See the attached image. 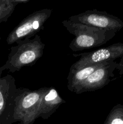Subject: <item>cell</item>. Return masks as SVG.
Masks as SVG:
<instances>
[{
	"mask_svg": "<svg viewBox=\"0 0 123 124\" xmlns=\"http://www.w3.org/2000/svg\"><path fill=\"white\" fill-rule=\"evenodd\" d=\"M16 46L10 48L8 59L0 69L9 72L19 71L25 67L34 65L43 56L45 44L41 36L36 35L33 38H25L16 42Z\"/></svg>",
	"mask_w": 123,
	"mask_h": 124,
	"instance_id": "6da1fadb",
	"label": "cell"
},
{
	"mask_svg": "<svg viewBox=\"0 0 123 124\" xmlns=\"http://www.w3.org/2000/svg\"><path fill=\"white\" fill-rule=\"evenodd\" d=\"M62 23L70 33L75 36L69 46L73 52L100 47L112 39L118 32L75 23L68 19L63 21Z\"/></svg>",
	"mask_w": 123,
	"mask_h": 124,
	"instance_id": "7a4b0ae2",
	"label": "cell"
},
{
	"mask_svg": "<svg viewBox=\"0 0 123 124\" xmlns=\"http://www.w3.org/2000/svg\"><path fill=\"white\" fill-rule=\"evenodd\" d=\"M49 87H41L35 90L19 88L10 124H33L39 118V107L41 99Z\"/></svg>",
	"mask_w": 123,
	"mask_h": 124,
	"instance_id": "3957f363",
	"label": "cell"
},
{
	"mask_svg": "<svg viewBox=\"0 0 123 124\" xmlns=\"http://www.w3.org/2000/svg\"><path fill=\"white\" fill-rule=\"evenodd\" d=\"M53 10L43 8L35 11L23 19L8 34L6 41L8 45L19 40L32 38L44 29V24L51 16Z\"/></svg>",
	"mask_w": 123,
	"mask_h": 124,
	"instance_id": "277c9868",
	"label": "cell"
},
{
	"mask_svg": "<svg viewBox=\"0 0 123 124\" xmlns=\"http://www.w3.org/2000/svg\"><path fill=\"white\" fill-rule=\"evenodd\" d=\"M68 19L73 23L104 30L118 31L123 28V21L121 19L105 11H99L96 9L88 10L83 13L71 16Z\"/></svg>",
	"mask_w": 123,
	"mask_h": 124,
	"instance_id": "5b68a950",
	"label": "cell"
},
{
	"mask_svg": "<svg viewBox=\"0 0 123 124\" xmlns=\"http://www.w3.org/2000/svg\"><path fill=\"white\" fill-rule=\"evenodd\" d=\"M73 56L80 58L71 65L70 69H79L94 64L115 61L117 58L123 56V42L113 44L107 47L90 52L79 54L74 53Z\"/></svg>",
	"mask_w": 123,
	"mask_h": 124,
	"instance_id": "8992f818",
	"label": "cell"
},
{
	"mask_svg": "<svg viewBox=\"0 0 123 124\" xmlns=\"http://www.w3.org/2000/svg\"><path fill=\"white\" fill-rule=\"evenodd\" d=\"M0 69V124H10L19 88L11 75L1 77Z\"/></svg>",
	"mask_w": 123,
	"mask_h": 124,
	"instance_id": "52a82bcc",
	"label": "cell"
},
{
	"mask_svg": "<svg viewBox=\"0 0 123 124\" xmlns=\"http://www.w3.org/2000/svg\"><path fill=\"white\" fill-rule=\"evenodd\" d=\"M118 65V63L115 61L102 63L74 91V93L81 94L103 88L109 84L115 77L114 71L117 69Z\"/></svg>",
	"mask_w": 123,
	"mask_h": 124,
	"instance_id": "ba28073f",
	"label": "cell"
},
{
	"mask_svg": "<svg viewBox=\"0 0 123 124\" xmlns=\"http://www.w3.org/2000/svg\"><path fill=\"white\" fill-rule=\"evenodd\" d=\"M66 102L60 96L57 90L50 87L41 99L39 107L38 116L43 119L47 120L57 111L59 107Z\"/></svg>",
	"mask_w": 123,
	"mask_h": 124,
	"instance_id": "9c48e42d",
	"label": "cell"
},
{
	"mask_svg": "<svg viewBox=\"0 0 123 124\" xmlns=\"http://www.w3.org/2000/svg\"><path fill=\"white\" fill-rule=\"evenodd\" d=\"M102 64H94L79 69H69L67 77L68 89L70 92H74L80 85L82 84Z\"/></svg>",
	"mask_w": 123,
	"mask_h": 124,
	"instance_id": "30bf717a",
	"label": "cell"
},
{
	"mask_svg": "<svg viewBox=\"0 0 123 124\" xmlns=\"http://www.w3.org/2000/svg\"><path fill=\"white\" fill-rule=\"evenodd\" d=\"M18 4L16 0H0V23L8 20Z\"/></svg>",
	"mask_w": 123,
	"mask_h": 124,
	"instance_id": "8fae6325",
	"label": "cell"
},
{
	"mask_svg": "<svg viewBox=\"0 0 123 124\" xmlns=\"http://www.w3.org/2000/svg\"><path fill=\"white\" fill-rule=\"evenodd\" d=\"M104 124H123V105L117 104L113 107Z\"/></svg>",
	"mask_w": 123,
	"mask_h": 124,
	"instance_id": "7c38bea8",
	"label": "cell"
},
{
	"mask_svg": "<svg viewBox=\"0 0 123 124\" xmlns=\"http://www.w3.org/2000/svg\"><path fill=\"white\" fill-rule=\"evenodd\" d=\"M117 70H118L119 75H123V56L121 58L119 62H118Z\"/></svg>",
	"mask_w": 123,
	"mask_h": 124,
	"instance_id": "4fadbf2b",
	"label": "cell"
}]
</instances>
